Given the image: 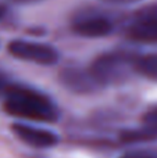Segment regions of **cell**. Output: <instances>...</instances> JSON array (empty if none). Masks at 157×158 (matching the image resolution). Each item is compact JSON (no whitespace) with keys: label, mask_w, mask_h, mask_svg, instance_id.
Instances as JSON below:
<instances>
[{"label":"cell","mask_w":157,"mask_h":158,"mask_svg":"<svg viewBox=\"0 0 157 158\" xmlns=\"http://www.w3.org/2000/svg\"><path fill=\"white\" fill-rule=\"evenodd\" d=\"M3 94V108L13 117L43 123H52L58 119V110L56 104L46 94L32 87L8 83Z\"/></svg>","instance_id":"1"},{"label":"cell","mask_w":157,"mask_h":158,"mask_svg":"<svg viewBox=\"0 0 157 158\" xmlns=\"http://www.w3.org/2000/svg\"><path fill=\"white\" fill-rule=\"evenodd\" d=\"M135 56L127 53H106L93 61L89 71L99 86L111 85L116 82H122L134 68Z\"/></svg>","instance_id":"2"},{"label":"cell","mask_w":157,"mask_h":158,"mask_svg":"<svg viewBox=\"0 0 157 158\" xmlns=\"http://www.w3.org/2000/svg\"><path fill=\"white\" fill-rule=\"evenodd\" d=\"M8 52L15 58L39 65H53L58 60V53L49 44L28 40H13L8 44Z\"/></svg>","instance_id":"3"},{"label":"cell","mask_w":157,"mask_h":158,"mask_svg":"<svg viewBox=\"0 0 157 158\" xmlns=\"http://www.w3.org/2000/svg\"><path fill=\"white\" fill-rule=\"evenodd\" d=\"M127 35L139 43H157V4L146 6L134 15Z\"/></svg>","instance_id":"4"},{"label":"cell","mask_w":157,"mask_h":158,"mask_svg":"<svg viewBox=\"0 0 157 158\" xmlns=\"http://www.w3.org/2000/svg\"><path fill=\"white\" fill-rule=\"evenodd\" d=\"M11 131L21 142L35 148H49L56 146L58 142V136L54 132L45 128L31 126L24 122L13 123Z\"/></svg>","instance_id":"5"},{"label":"cell","mask_w":157,"mask_h":158,"mask_svg":"<svg viewBox=\"0 0 157 158\" xmlns=\"http://www.w3.org/2000/svg\"><path fill=\"white\" fill-rule=\"evenodd\" d=\"M72 29L83 38H103L113 31V22L100 14H85L74 19Z\"/></svg>","instance_id":"6"},{"label":"cell","mask_w":157,"mask_h":158,"mask_svg":"<svg viewBox=\"0 0 157 158\" xmlns=\"http://www.w3.org/2000/svg\"><path fill=\"white\" fill-rule=\"evenodd\" d=\"M63 82L74 92H92L100 87L89 69H66L63 74Z\"/></svg>","instance_id":"7"},{"label":"cell","mask_w":157,"mask_h":158,"mask_svg":"<svg viewBox=\"0 0 157 158\" xmlns=\"http://www.w3.org/2000/svg\"><path fill=\"white\" fill-rule=\"evenodd\" d=\"M157 139V131L147 125H142L141 128L127 129L121 132L120 140L125 144H138V143H146Z\"/></svg>","instance_id":"8"},{"label":"cell","mask_w":157,"mask_h":158,"mask_svg":"<svg viewBox=\"0 0 157 158\" xmlns=\"http://www.w3.org/2000/svg\"><path fill=\"white\" fill-rule=\"evenodd\" d=\"M134 68L141 77L157 82V53L135 56Z\"/></svg>","instance_id":"9"},{"label":"cell","mask_w":157,"mask_h":158,"mask_svg":"<svg viewBox=\"0 0 157 158\" xmlns=\"http://www.w3.org/2000/svg\"><path fill=\"white\" fill-rule=\"evenodd\" d=\"M142 122H143V125H147L157 131V106L150 107L145 112L143 117H142Z\"/></svg>","instance_id":"10"},{"label":"cell","mask_w":157,"mask_h":158,"mask_svg":"<svg viewBox=\"0 0 157 158\" xmlns=\"http://www.w3.org/2000/svg\"><path fill=\"white\" fill-rule=\"evenodd\" d=\"M120 158H157V150H134L122 154Z\"/></svg>","instance_id":"11"},{"label":"cell","mask_w":157,"mask_h":158,"mask_svg":"<svg viewBox=\"0 0 157 158\" xmlns=\"http://www.w3.org/2000/svg\"><path fill=\"white\" fill-rule=\"evenodd\" d=\"M107 3H113V4H131V3H136L139 0H103Z\"/></svg>","instance_id":"12"},{"label":"cell","mask_w":157,"mask_h":158,"mask_svg":"<svg viewBox=\"0 0 157 158\" xmlns=\"http://www.w3.org/2000/svg\"><path fill=\"white\" fill-rule=\"evenodd\" d=\"M8 83H10V82H8L7 79L3 77L2 74H0V93H2V94H3V92L6 90V87H7V85H8Z\"/></svg>","instance_id":"13"},{"label":"cell","mask_w":157,"mask_h":158,"mask_svg":"<svg viewBox=\"0 0 157 158\" xmlns=\"http://www.w3.org/2000/svg\"><path fill=\"white\" fill-rule=\"evenodd\" d=\"M0 17H2V8H0Z\"/></svg>","instance_id":"14"}]
</instances>
